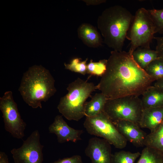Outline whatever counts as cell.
Here are the masks:
<instances>
[{
    "instance_id": "9",
    "label": "cell",
    "mask_w": 163,
    "mask_h": 163,
    "mask_svg": "<svg viewBox=\"0 0 163 163\" xmlns=\"http://www.w3.org/2000/svg\"><path fill=\"white\" fill-rule=\"evenodd\" d=\"M43 145L39 131L36 130L23 141L21 146L11 150L14 163H43Z\"/></svg>"
},
{
    "instance_id": "3",
    "label": "cell",
    "mask_w": 163,
    "mask_h": 163,
    "mask_svg": "<svg viewBox=\"0 0 163 163\" xmlns=\"http://www.w3.org/2000/svg\"><path fill=\"white\" fill-rule=\"evenodd\" d=\"M133 17L128 10L118 5L106 9L98 17L97 27L108 47L122 51Z\"/></svg>"
},
{
    "instance_id": "19",
    "label": "cell",
    "mask_w": 163,
    "mask_h": 163,
    "mask_svg": "<svg viewBox=\"0 0 163 163\" xmlns=\"http://www.w3.org/2000/svg\"><path fill=\"white\" fill-rule=\"evenodd\" d=\"M136 163H163V153L153 148L145 146Z\"/></svg>"
},
{
    "instance_id": "1",
    "label": "cell",
    "mask_w": 163,
    "mask_h": 163,
    "mask_svg": "<svg viewBox=\"0 0 163 163\" xmlns=\"http://www.w3.org/2000/svg\"><path fill=\"white\" fill-rule=\"evenodd\" d=\"M155 81L134 60L129 51L113 50L97 89L108 99L139 96Z\"/></svg>"
},
{
    "instance_id": "22",
    "label": "cell",
    "mask_w": 163,
    "mask_h": 163,
    "mask_svg": "<svg viewBox=\"0 0 163 163\" xmlns=\"http://www.w3.org/2000/svg\"><path fill=\"white\" fill-rule=\"evenodd\" d=\"M107 62V59H103L96 62L91 59L87 65V74L101 77L106 70Z\"/></svg>"
},
{
    "instance_id": "2",
    "label": "cell",
    "mask_w": 163,
    "mask_h": 163,
    "mask_svg": "<svg viewBox=\"0 0 163 163\" xmlns=\"http://www.w3.org/2000/svg\"><path fill=\"white\" fill-rule=\"evenodd\" d=\"M55 80L49 71L41 65L29 68L22 77L18 91L24 101L32 108H42L56 91Z\"/></svg>"
},
{
    "instance_id": "8",
    "label": "cell",
    "mask_w": 163,
    "mask_h": 163,
    "mask_svg": "<svg viewBox=\"0 0 163 163\" xmlns=\"http://www.w3.org/2000/svg\"><path fill=\"white\" fill-rule=\"evenodd\" d=\"M0 110L5 130L14 138H23L26 124L21 118L11 91H6L0 97Z\"/></svg>"
},
{
    "instance_id": "6",
    "label": "cell",
    "mask_w": 163,
    "mask_h": 163,
    "mask_svg": "<svg viewBox=\"0 0 163 163\" xmlns=\"http://www.w3.org/2000/svg\"><path fill=\"white\" fill-rule=\"evenodd\" d=\"M143 109L139 96H128L108 99L104 112L113 121L127 120L139 126Z\"/></svg>"
},
{
    "instance_id": "4",
    "label": "cell",
    "mask_w": 163,
    "mask_h": 163,
    "mask_svg": "<svg viewBox=\"0 0 163 163\" xmlns=\"http://www.w3.org/2000/svg\"><path fill=\"white\" fill-rule=\"evenodd\" d=\"M97 89L93 83L78 78L69 84L68 93L60 98L58 105L59 111L68 120L78 121L85 116L86 100Z\"/></svg>"
},
{
    "instance_id": "12",
    "label": "cell",
    "mask_w": 163,
    "mask_h": 163,
    "mask_svg": "<svg viewBox=\"0 0 163 163\" xmlns=\"http://www.w3.org/2000/svg\"><path fill=\"white\" fill-rule=\"evenodd\" d=\"M113 122L118 130L127 141L136 147L145 146L147 134L141 129L139 126L127 120Z\"/></svg>"
},
{
    "instance_id": "25",
    "label": "cell",
    "mask_w": 163,
    "mask_h": 163,
    "mask_svg": "<svg viewBox=\"0 0 163 163\" xmlns=\"http://www.w3.org/2000/svg\"><path fill=\"white\" fill-rule=\"evenodd\" d=\"M50 163H83V162L81 156L76 155L70 157L59 159Z\"/></svg>"
},
{
    "instance_id": "28",
    "label": "cell",
    "mask_w": 163,
    "mask_h": 163,
    "mask_svg": "<svg viewBox=\"0 0 163 163\" xmlns=\"http://www.w3.org/2000/svg\"><path fill=\"white\" fill-rule=\"evenodd\" d=\"M0 163H10L7 155L2 151L0 152Z\"/></svg>"
},
{
    "instance_id": "18",
    "label": "cell",
    "mask_w": 163,
    "mask_h": 163,
    "mask_svg": "<svg viewBox=\"0 0 163 163\" xmlns=\"http://www.w3.org/2000/svg\"><path fill=\"white\" fill-rule=\"evenodd\" d=\"M145 146L153 148L163 153V122L147 134Z\"/></svg>"
},
{
    "instance_id": "29",
    "label": "cell",
    "mask_w": 163,
    "mask_h": 163,
    "mask_svg": "<svg viewBox=\"0 0 163 163\" xmlns=\"http://www.w3.org/2000/svg\"><path fill=\"white\" fill-rule=\"evenodd\" d=\"M154 86L163 92V78L156 81Z\"/></svg>"
},
{
    "instance_id": "20",
    "label": "cell",
    "mask_w": 163,
    "mask_h": 163,
    "mask_svg": "<svg viewBox=\"0 0 163 163\" xmlns=\"http://www.w3.org/2000/svg\"><path fill=\"white\" fill-rule=\"evenodd\" d=\"M141 155L139 152H131L121 150L112 155V163H135Z\"/></svg>"
},
{
    "instance_id": "5",
    "label": "cell",
    "mask_w": 163,
    "mask_h": 163,
    "mask_svg": "<svg viewBox=\"0 0 163 163\" xmlns=\"http://www.w3.org/2000/svg\"><path fill=\"white\" fill-rule=\"evenodd\" d=\"M155 33V26L148 10L143 8L138 9L134 15L126 37L130 41L129 52L132 54L138 48H150Z\"/></svg>"
},
{
    "instance_id": "11",
    "label": "cell",
    "mask_w": 163,
    "mask_h": 163,
    "mask_svg": "<svg viewBox=\"0 0 163 163\" xmlns=\"http://www.w3.org/2000/svg\"><path fill=\"white\" fill-rule=\"evenodd\" d=\"M62 115H57L49 126V133L55 134L59 143H63L69 141L76 142L82 140L83 130L75 129L70 127L64 120Z\"/></svg>"
},
{
    "instance_id": "16",
    "label": "cell",
    "mask_w": 163,
    "mask_h": 163,
    "mask_svg": "<svg viewBox=\"0 0 163 163\" xmlns=\"http://www.w3.org/2000/svg\"><path fill=\"white\" fill-rule=\"evenodd\" d=\"M107 100L102 93L96 94L90 101L85 103L84 109L85 116L86 117H93L104 111Z\"/></svg>"
},
{
    "instance_id": "24",
    "label": "cell",
    "mask_w": 163,
    "mask_h": 163,
    "mask_svg": "<svg viewBox=\"0 0 163 163\" xmlns=\"http://www.w3.org/2000/svg\"><path fill=\"white\" fill-rule=\"evenodd\" d=\"M148 10L154 25L156 33L163 34V9Z\"/></svg>"
},
{
    "instance_id": "23",
    "label": "cell",
    "mask_w": 163,
    "mask_h": 163,
    "mask_svg": "<svg viewBox=\"0 0 163 163\" xmlns=\"http://www.w3.org/2000/svg\"><path fill=\"white\" fill-rule=\"evenodd\" d=\"M80 58H76L72 59L70 63H64L65 68L72 72L80 73L83 75L87 74V62L88 59L84 61H81Z\"/></svg>"
},
{
    "instance_id": "10",
    "label": "cell",
    "mask_w": 163,
    "mask_h": 163,
    "mask_svg": "<svg viewBox=\"0 0 163 163\" xmlns=\"http://www.w3.org/2000/svg\"><path fill=\"white\" fill-rule=\"evenodd\" d=\"M91 163H112L111 145L103 139L90 138L85 151Z\"/></svg>"
},
{
    "instance_id": "13",
    "label": "cell",
    "mask_w": 163,
    "mask_h": 163,
    "mask_svg": "<svg viewBox=\"0 0 163 163\" xmlns=\"http://www.w3.org/2000/svg\"><path fill=\"white\" fill-rule=\"evenodd\" d=\"M163 122V107L143 108L139 126L152 131Z\"/></svg>"
},
{
    "instance_id": "14",
    "label": "cell",
    "mask_w": 163,
    "mask_h": 163,
    "mask_svg": "<svg viewBox=\"0 0 163 163\" xmlns=\"http://www.w3.org/2000/svg\"><path fill=\"white\" fill-rule=\"evenodd\" d=\"M78 38L88 46L97 48L101 45L103 40L96 27L90 24L84 23L78 27Z\"/></svg>"
},
{
    "instance_id": "15",
    "label": "cell",
    "mask_w": 163,
    "mask_h": 163,
    "mask_svg": "<svg viewBox=\"0 0 163 163\" xmlns=\"http://www.w3.org/2000/svg\"><path fill=\"white\" fill-rule=\"evenodd\" d=\"M142 95L143 108L163 107V92L155 86H151Z\"/></svg>"
},
{
    "instance_id": "26",
    "label": "cell",
    "mask_w": 163,
    "mask_h": 163,
    "mask_svg": "<svg viewBox=\"0 0 163 163\" xmlns=\"http://www.w3.org/2000/svg\"><path fill=\"white\" fill-rule=\"evenodd\" d=\"M156 42L155 50L158 57L163 58V37H154Z\"/></svg>"
},
{
    "instance_id": "21",
    "label": "cell",
    "mask_w": 163,
    "mask_h": 163,
    "mask_svg": "<svg viewBox=\"0 0 163 163\" xmlns=\"http://www.w3.org/2000/svg\"><path fill=\"white\" fill-rule=\"evenodd\" d=\"M155 81L163 78V58H158L152 62L145 69Z\"/></svg>"
},
{
    "instance_id": "17",
    "label": "cell",
    "mask_w": 163,
    "mask_h": 163,
    "mask_svg": "<svg viewBox=\"0 0 163 163\" xmlns=\"http://www.w3.org/2000/svg\"><path fill=\"white\" fill-rule=\"evenodd\" d=\"M132 56L135 62L144 70L152 62L159 58L155 50L143 47L137 48Z\"/></svg>"
},
{
    "instance_id": "27",
    "label": "cell",
    "mask_w": 163,
    "mask_h": 163,
    "mask_svg": "<svg viewBox=\"0 0 163 163\" xmlns=\"http://www.w3.org/2000/svg\"><path fill=\"white\" fill-rule=\"evenodd\" d=\"M82 1L88 5H98L105 3L106 2V0H84Z\"/></svg>"
},
{
    "instance_id": "7",
    "label": "cell",
    "mask_w": 163,
    "mask_h": 163,
    "mask_svg": "<svg viewBox=\"0 0 163 163\" xmlns=\"http://www.w3.org/2000/svg\"><path fill=\"white\" fill-rule=\"evenodd\" d=\"M83 126L89 134L103 138L116 148L123 149L126 145L127 141L104 111L94 117H86Z\"/></svg>"
}]
</instances>
